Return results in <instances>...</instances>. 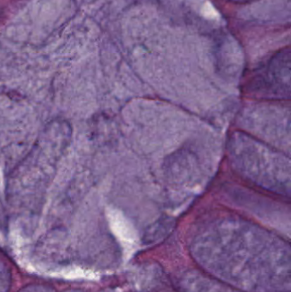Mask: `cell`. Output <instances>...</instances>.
<instances>
[{"mask_svg": "<svg viewBox=\"0 0 291 292\" xmlns=\"http://www.w3.org/2000/svg\"><path fill=\"white\" fill-rule=\"evenodd\" d=\"M11 272L6 263L0 258V292H10Z\"/></svg>", "mask_w": 291, "mask_h": 292, "instance_id": "1", "label": "cell"}, {"mask_svg": "<svg viewBox=\"0 0 291 292\" xmlns=\"http://www.w3.org/2000/svg\"><path fill=\"white\" fill-rule=\"evenodd\" d=\"M19 292H56L49 286L43 285H30L21 290Z\"/></svg>", "mask_w": 291, "mask_h": 292, "instance_id": "2", "label": "cell"}, {"mask_svg": "<svg viewBox=\"0 0 291 292\" xmlns=\"http://www.w3.org/2000/svg\"><path fill=\"white\" fill-rule=\"evenodd\" d=\"M81 292L79 291V290H69V291H67V292Z\"/></svg>", "mask_w": 291, "mask_h": 292, "instance_id": "3", "label": "cell"}]
</instances>
